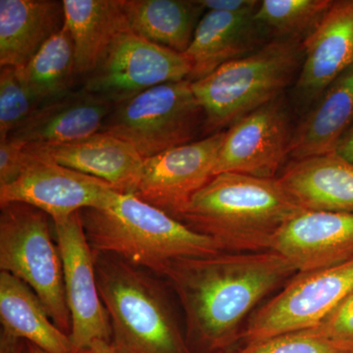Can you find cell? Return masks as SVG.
I'll return each mask as SVG.
<instances>
[{
    "instance_id": "6da1fadb",
    "label": "cell",
    "mask_w": 353,
    "mask_h": 353,
    "mask_svg": "<svg viewBox=\"0 0 353 353\" xmlns=\"http://www.w3.org/2000/svg\"><path fill=\"white\" fill-rule=\"evenodd\" d=\"M296 273L285 257L266 250L175 260L163 277L182 305L190 350L211 353L231 352L255 306Z\"/></svg>"
},
{
    "instance_id": "7a4b0ae2",
    "label": "cell",
    "mask_w": 353,
    "mask_h": 353,
    "mask_svg": "<svg viewBox=\"0 0 353 353\" xmlns=\"http://www.w3.org/2000/svg\"><path fill=\"white\" fill-rule=\"evenodd\" d=\"M303 210L278 178L220 173L190 199L178 220L214 239L224 252L270 250L285 223Z\"/></svg>"
},
{
    "instance_id": "3957f363",
    "label": "cell",
    "mask_w": 353,
    "mask_h": 353,
    "mask_svg": "<svg viewBox=\"0 0 353 353\" xmlns=\"http://www.w3.org/2000/svg\"><path fill=\"white\" fill-rule=\"evenodd\" d=\"M80 216L94 255H114L157 276L175 260L224 252L214 239L132 194H118L108 208L83 209Z\"/></svg>"
},
{
    "instance_id": "277c9868",
    "label": "cell",
    "mask_w": 353,
    "mask_h": 353,
    "mask_svg": "<svg viewBox=\"0 0 353 353\" xmlns=\"http://www.w3.org/2000/svg\"><path fill=\"white\" fill-rule=\"evenodd\" d=\"M94 256L116 353H194L155 274L114 255Z\"/></svg>"
},
{
    "instance_id": "5b68a950",
    "label": "cell",
    "mask_w": 353,
    "mask_h": 353,
    "mask_svg": "<svg viewBox=\"0 0 353 353\" xmlns=\"http://www.w3.org/2000/svg\"><path fill=\"white\" fill-rule=\"evenodd\" d=\"M303 43L273 39L192 83L204 113V137L225 131L236 121L282 97L303 64Z\"/></svg>"
},
{
    "instance_id": "8992f818",
    "label": "cell",
    "mask_w": 353,
    "mask_h": 353,
    "mask_svg": "<svg viewBox=\"0 0 353 353\" xmlns=\"http://www.w3.org/2000/svg\"><path fill=\"white\" fill-rule=\"evenodd\" d=\"M0 208V271L29 285L57 328L70 336L63 262L51 236L50 216L22 202Z\"/></svg>"
},
{
    "instance_id": "52a82bcc",
    "label": "cell",
    "mask_w": 353,
    "mask_h": 353,
    "mask_svg": "<svg viewBox=\"0 0 353 353\" xmlns=\"http://www.w3.org/2000/svg\"><path fill=\"white\" fill-rule=\"evenodd\" d=\"M205 113L188 80L162 83L115 104L99 132L131 145L143 159L204 137ZM205 138V137H204Z\"/></svg>"
},
{
    "instance_id": "ba28073f",
    "label": "cell",
    "mask_w": 353,
    "mask_h": 353,
    "mask_svg": "<svg viewBox=\"0 0 353 353\" xmlns=\"http://www.w3.org/2000/svg\"><path fill=\"white\" fill-rule=\"evenodd\" d=\"M353 290V259L296 273L277 296L250 316L241 341L248 343L312 328Z\"/></svg>"
},
{
    "instance_id": "9c48e42d",
    "label": "cell",
    "mask_w": 353,
    "mask_h": 353,
    "mask_svg": "<svg viewBox=\"0 0 353 353\" xmlns=\"http://www.w3.org/2000/svg\"><path fill=\"white\" fill-rule=\"evenodd\" d=\"M190 74L183 53L153 43L129 29L85 77L83 88L115 105L162 83L188 80Z\"/></svg>"
},
{
    "instance_id": "30bf717a",
    "label": "cell",
    "mask_w": 353,
    "mask_h": 353,
    "mask_svg": "<svg viewBox=\"0 0 353 353\" xmlns=\"http://www.w3.org/2000/svg\"><path fill=\"white\" fill-rule=\"evenodd\" d=\"M62 262L70 333L77 353H87L97 341L111 343L110 319L102 303L95 275L94 256L83 230L80 212L53 222Z\"/></svg>"
},
{
    "instance_id": "8fae6325",
    "label": "cell",
    "mask_w": 353,
    "mask_h": 353,
    "mask_svg": "<svg viewBox=\"0 0 353 353\" xmlns=\"http://www.w3.org/2000/svg\"><path fill=\"white\" fill-rule=\"evenodd\" d=\"M30 154L22 175L0 187V206L22 202L43 211L55 222L83 209L108 208L119 194L104 181Z\"/></svg>"
},
{
    "instance_id": "7c38bea8",
    "label": "cell",
    "mask_w": 353,
    "mask_h": 353,
    "mask_svg": "<svg viewBox=\"0 0 353 353\" xmlns=\"http://www.w3.org/2000/svg\"><path fill=\"white\" fill-rule=\"evenodd\" d=\"M225 131L145 158L134 196L178 220L190 199L215 176Z\"/></svg>"
},
{
    "instance_id": "4fadbf2b",
    "label": "cell",
    "mask_w": 353,
    "mask_h": 353,
    "mask_svg": "<svg viewBox=\"0 0 353 353\" xmlns=\"http://www.w3.org/2000/svg\"><path fill=\"white\" fill-rule=\"evenodd\" d=\"M292 134L290 114L282 95L228 128L215 175L238 173L276 178L285 158L290 157Z\"/></svg>"
},
{
    "instance_id": "5bb4252c",
    "label": "cell",
    "mask_w": 353,
    "mask_h": 353,
    "mask_svg": "<svg viewBox=\"0 0 353 353\" xmlns=\"http://www.w3.org/2000/svg\"><path fill=\"white\" fill-rule=\"evenodd\" d=\"M270 250L297 273H308L353 259V213L301 210L281 228Z\"/></svg>"
},
{
    "instance_id": "9a60e30c",
    "label": "cell",
    "mask_w": 353,
    "mask_h": 353,
    "mask_svg": "<svg viewBox=\"0 0 353 353\" xmlns=\"http://www.w3.org/2000/svg\"><path fill=\"white\" fill-rule=\"evenodd\" d=\"M303 51L297 94L303 101H316L330 83L353 66V0L333 2L303 41Z\"/></svg>"
},
{
    "instance_id": "2e32d148",
    "label": "cell",
    "mask_w": 353,
    "mask_h": 353,
    "mask_svg": "<svg viewBox=\"0 0 353 353\" xmlns=\"http://www.w3.org/2000/svg\"><path fill=\"white\" fill-rule=\"evenodd\" d=\"M24 146L39 157L104 181L119 194H134L145 160L126 141L105 132L61 145Z\"/></svg>"
},
{
    "instance_id": "e0dca14e",
    "label": "cell",
    "mask_w": 353,
    "mask_h": 353,
    "mask_svg": "<svg viewBox=\"0 0 353 353\" xmlns=\"http://www.w3.org/2000/svg\"><path fill=\"white\" fill-rule=\"evenodd\" d=\"M257 8L203 14L189 48L183 53L190 64L188 81L201 80L223 65L248 57L266 44L267 34L255 19Z\"/></svg>"
},
{
    "instance_id": "ac0fdd59",
    "label": "cell",
    "mask_w": 353,
    "mask_h": 353,
    "mask_svg": "<svg viewBox=\"0 0 353 353\" xmlns=\"http://www.w3.org/2000/svg\"><path fill=\"white\" fill-rule=\"evenodd\" d=\"M113 108L83 88L72 90L39 105L7 139L23 145H54L88 138L101 131Z\"/></svg>"
},
{
    "instance_id": "d6986e66",
    "label": "cell",
    "mask_w": 353,
    "mask_h": 353,
    "mask_svg": "<svg viewBox=\"0 0 353 353\" xmlns=\"http://www.w3.org/2000/svg\"><path fill=\"white\" fill-rule=\"evenodd\" d=\"M278 179L303 210L353 213V163L338 153L292 160Z\"/></svg>"
},
{
    "instance_id": "ffe728a7",
    "label": "cell",
    "mask_w": 353,
    "mask_h": 353,
    "mask_svg": "<svg viewBox=\"0 0 353 353\" xmlns=\"http://www.w3.org/2000/svg\"><path fill=\"white\" fill-rule=\"evenodd\" d=\"M64 20L63 1L0 0V66L24 68Z\"/></svg>"
},
{
    "instance_id": "44dd1931",
    "label": "cell",
    "mask_w": 353,
    "mask_h": 353,
    "mask_svg": "<svg viewBox=\"0 0 353 353\" xmlns=\"http://www.w3.org/2000/svg\"><path fill=\"white\" fill-rule=\"evenodd\" d=\"M64 25L71 34L76 75L92 73L129 24L122 0H63Z\"/></svg>"
},
{
    "instance_id": "7402d4cb",
    "label": "cell",
    "mask_w": 353,
    "mask_h": 353,
    "mask_svg": "<svg viewBox=\"0 0 353 353\" xmlns=\"http://www.w3.org/2000/svg\"><path fill=\"white\" fill-rule=\"evenodd\" d=\"M292 134L290 157L294 160L333 152L353 126V66L323 92Z\"/></svg>"
},
{
    "instance_id": "603a6c76",
    "label": "cell",
    "mask_w": 353,
    "mask_h": 353,
    "mask_svg": "<svg viewBox=\"0 0 353 353\" xmlns=\"http://www.w3.org/2000/svg\"><path fill=\"white\" fill-rule=\"evenodd\" d=\"M0 322L11 336L48 353H77L69 334L57 328L41 299L15 276L0 272Z\"/></svg>"
},
{
    "instance_id": "cb8c5ba5",
    "label": "cell",
    "mask_w": 353,
    "mask_h": 353,
    "mask_svg": "<svg viewBox=\"0 0 353 353\" xmlns=\"http://www.w3.org/2000/svg\"><path fill=\"white\" fill-rule=\"evenodd\" d=\"M130 30L179 53L189 48L204 7L188 0H122Z\"/></svg>"
},
{
    "instance_id": "d4e9b609",
    "label": "cell",
    "mask_w": 353,
    "mask_h": 353,
    "mask_svg": "<svg viewBox=\"0 0 353 353\" xmlns=\"http://www.w3.org/2000/svg\"><path fill=\"white\" fill-rule=\"evenodd\" d=\"M18 70L39 105L72 92L77 77L75 52L66 26L43 44L24 68Z\"/></svg>"
},
{
    "instance_id": "484cf974",
    "label": "cell",
    "mask_w": 353,
    "mask_h": 353,
    "mask_svg": "<svg viewBox=\"0 0 353 353\" xmlns=\"http://www.w3.org/2000/svg\"><path fill=\"white\" fill-rule=\"evenodd\" d=\"M332 0H263L255 19L274 39L303 43L328 12Z\"/></svg>"
},
{
    "instance_id": "4316f807",
    "label": "cell",
    "mask_w": 353,
    "mask_h": 353,
    "mask_svg": "<svg viewBox=\"0 0 353 353\" xmlns=\"http://www.w3.org/2000/svg\"><path fill=\"white\" fill-rule=\"evenodd\" d=\"M39 104L23 83L19 70H0V141H6L19 128Z\"/></svg>"
},
{
    "instance_id": "83f0119b",
    "label": "cell",
    "mask_w": 353,
    "mask_h": 353,
    "mask_svg": "<svg viewBox=\"0 0 353 353\" xmlns=\"http://www.w3.org/2000/svg\"><path fill=\"white\" fill-rule=\"evenodd\" d=\"M229 353H353V345L299 331L243 345Z\"/></svg>"
},
{
    "instance_id": "f1b7e54d",
    "label": "cell",
    "mask_w": 353,
    "mask_h": 353,
    "mask_svg": "<svg viewBox=\"0 0 353 353\" xmlns=\"http://www.w3.org/2000/svg\"><path fill=\"white\" fill-rule=\"evenodd\" d=\"M303 331L353 345V290L321 321Z\"/></svg>"
},
{
    "instance_id": "f546056e",
    "label": "cell",
    "mask_w": 353,
    "mask_h": 353,
    "mask_svg": "<svg viewBox=\"0 0 353 353\" xmlns=\"http://www.w3.org/2000/svg\"><path fill=\"white\" fill-rule=\"evenodd\" d=\"M31 154L20 143L0 141V187L15 182L29 163Z\"/></svg>"
},
{
    "instance_id": "4dcf8cb0",
    "label": "cell",
    "mask_w": 353,
    "mask_h": 353,
    "mask_svg": "<svg viewBox=\"0 0 353 353\" xmlns=\"http://www.w3.org/2000/svg\"><path fill=\"white\" fill-rule=\"evenodd\" d=\"M206 11L221 12H241L256 9L260 1L255 0H199Z\"/></svg>"
},
{
    "instance_id": "1f68e13d",
    "label": "cell",
    "mask_w": 353,
    "mask_h": 353,
    "mask_svg": "<svg viewBox=\"0 0 353 353\" xmlns=\"http://www.w3.org/2000/svg\"><path fill=\"white\" fill-rule=\"evenodd\" d=\"M0 353H27L25 341L11 336L4 330L0 331Z\"/></svg>"
},
{
    "instance_id": "d6a6232c",
    "label": "cell",
    "mask_w": 353,
    "mask_h": 353,
    "mask_svg": "<svg viewBox=\"0 0 353 353\" xmlns=\"http://www.w3.org/2000/svg\"><path fill=\"white\" fill-rule=\"evenodd\" d=\"M333 152L353 163V126L341 137Z\"/></svg>"
},
{
    "instance_id": "836d02e7",
    "label": "cell",
    "mask_w": 353,
    "mask_h": 353,
    "mask_svg": "<svg viewBox=\"0 0 353 353\" xmlns=\"http://www.w3.org/2000/svg\"><path fill=\"white\" fill-rule=\"evenodd\" d=\"M87 353H116L110 343L104 341H97L90 345Z\"/></svg>"
},
{
    "instance_id": "e575fe53",
    "label": "cell",
    "mask_w": 353,
    "mask_h": 353,
    "mask_svg": "<svg viewBox=\"0 0 353 353\" xmlns=\"http://www.w3.org/2000/svg\"><path fill=\"white\" fill-rule=\"evenodd\" d=\"M27 343V353H48L41 348L36 347V345H32V343Z\"/></svg>"
},
{
    "instance_id": "d590c367",
    "label": "cell",
    "mask_w": 353,
    "mask_h": 353,
    "mask_svg": "<svg viewBox=\"0 0 353 353\" xmlns=\"http://www.w3.org/2000/svg\"><path fill=\"white\" fill-rule=\"evenodd\" d=\"M211 353H229V352H211Z\"/></svg>"
}]
</instances>
